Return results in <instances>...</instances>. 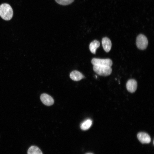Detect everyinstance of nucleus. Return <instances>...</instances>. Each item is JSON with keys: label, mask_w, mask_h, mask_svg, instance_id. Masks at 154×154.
<instances>
[{"label": "nucleus", "mask_w": 154, "mask_h": 154, "mask_svg": "<svg viewBox=\"0 0 154 154\" xmlns=\"http://www.w3.org/2000/svg\"><path fill=\"white\" fill-rule=\"evenodd\" d=\"M92 124V121L90 119H88L82 122L80 125L81 129L85 130L89 129Z\"/></svg>", "instance_id": "obj_10"}, {"label": "nucleus", "mask_w": 154, "mask_h": 154, "mask_svg": "<svg viewBox=\"0 0 154 154\" xmlns=\"http://www.w3.org/2000/svg\"><path fill=\"white\" fill-rule=\"evenodd\" d=\"M137 137L142 143H148L150 142L151 139L149 135L147 133L141 132L138 133Z\"/></svg>", "instance_id": "obj_6"}, {"label": "nucleus", "mask_w": 154, "mask_h": 154, "mask_svg": "<svg viewBox=\"0 0 154 154\" xmlns=\"http://www.w3.org/2000/svg\"><path fill=\"white\" fill-rule=\"evenodd\" d=\"M136 44L137 47L139 49L143 50L145 49L148 44L147 38L143 35H139L137 38Z\"/></svg>", "instance_id": "obj_3"}, {"label": "nucleus", "mask_w": 154, "mask_h": 154, "mask_svg": "<svg viewBox=\"0 0 154 154\" xmlns=\"http://www.w3.org/2000/svg\"><path fill=\"white\" fill-rule=\"evenodd\" d=\"M84 76L79 72L74 70L72 71L70 74V78L73 80L78 81L84 78Z\"/></svg>", "instance_id": "obj_9"}, {"label": "nucleus", "mask_w": 154, "mask_h": 154, "mask_svg": "<svg viewBox=\"0 0 154 154\" xmlns=\"http://www.w3.org/2000/svg\"><path fill=\"white\" fill-rule=\"evenodd\" d=\"M102 44L104 50L106 52H109L112 46V43L110 40L107 37H104L102 40Z\"/></svg>", "instance_id": "obj_8"}, {"label": "nucleus", "mask_w": 154, "mask_h": 154, "mask_svg": "<svg viewBox=\"0 0 154 154\" xmlns=\"http://www.w3.org/2000/svg\"><path fill=\"white\" fill-rule=\"evenodd\" d=\"M94 71L98 75L107 76L110 74L112 70L111 67L100 65H94L93 67Z\"/></svg>", "instance_id": "obj_2"}, {"label": "nucleus", "mask_w": 154, "mask_h": 154, "mask_svg": "<svg viewBox=\"0 0 154 154\" xmlns=\"http://www.w3.org/2000/svg\"><path fill=\"white\" fill-rule=\"evenodd\" d=\"M13 15V11L10 5L7 3H3L0 5V16L6 21L11 20Z\"/></svg>", "instance_id": "obj_1"}, {"label": "nucleus", "mask_w": 154, "mask_h": 154, "mask_svg": "<svg viewBox=\"0 0 154 154\" xmlns=\"http://www.w3.org/2000/svg\"><path fill=\"white\" fill-rule=\"evenodd\" d=\"M100 42L96 40L92 42L90 44L89 48L90 51L93 54L96 53V49L100 46Z\"/></svg>", "instance_id": "obj_11"}, {"label": "nucleus", "mask_w": 154, "mask_h": 154, "mask_svg": "<svg viewBox=\"0 0 154 154\" xmlns=\"http://www.w3.org/2000/svg\"><path fill=\"white\" fill-rule=\"evenodd\" d=\"M126 88L127 90L131 93L134 92L137 88V83L134 79L129 80L126 83Z\"/></svg>", "instance_id": "obj_7"}, {"label": "nucleus", "mask_w": 154, "mask_h": 154, "mask_svg": "<svg viewBox=\"0 0 154 154\" xmlns=\"http://www.w3.org/2000/svg\"><path fill=\"white\" fill-rule=\"evenodd\" d=\"M27 154H43L40 149L36 146H32L28 150Z\"/></svg>", "instance_id": "obj_12"}, {"label": "nucleus", "mask_w": 154, "mask_h": 154, "mask_svg": "<svg viewBox=\"0 0 154 154\" xmlns=\"http://www.w3.org/2000/svg\"><path fill=\"white\" fill-rule=\"evenodd\" d=\"M92 63L94 65H100L111 67L112 65V62L110 59H100L93 58L91 61Z\"/></svg>", "instance_id": "obj_4"}, {"label": "nucleus", "mask_w": 154, "mask_h": 154, "mask_svg": "<svg viewBox=\"0 0 154 154\" xmlns=\"http://www.w3.org/2000/svg\"><path fill=\"white\" fill-rule=\"evenodd\" d=\"M86 154H94L92 153H86Z\"/></svg>", "instance_id": "obj_14"}, {"label": "nucleus", "mask_w": 154, "mask_h": 154, "mask_svg": "<svg viewBox=\"0 0 154 154\" xmlns=\"http://www.w3.org/2000/svg\"><path fill=\"white\" fill-rule=\"evenodd\" d=\"M40 99L42 103L47 106L52 105L54 103V100L53 98L45 93L42 94L41 95Z\"/></svg>", "instance_id": "obj_5"}, {"label": "nucleus", "mask_w": 154, "mask_h": 154, "mask_svg": "<svg viewBox=\"0 0 154 154\" xmlns=\"http://www.w3.org/2000/svg\"><path fill=\"white\" fill-rule=\"evenodd\" d=\"M58 4L63 5H69L72 3L74 0H55Z\"/></svg>", "instance_id": "obj_13"}]
</instances>
